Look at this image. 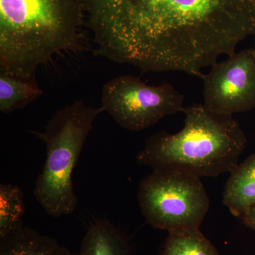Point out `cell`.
Listing matches in <instances>:
<instances>
[{
  "label": "cell",
  "mask_w": 255,
  "mask_h": 255,
  "mask_svg": "<svg viewBox=\"0 0 255 255\" xmlns=\"http://www.w3.org/2000/svg\"><path fill=\"white\" fill-rule=\"evenodd\" d=\"M99 54L197 76L255 33V0H82Z\"/></svg>",
  "instance_id": "obj_1"
},
{
  "label": "cell",
  "mask_w": 255,
  "mask_h": 255,
  "mask_svg": "<svg viewBox=\"0 0 255 255\" xmlns=\"http://www.w3.org/2000/svg\"><path fill=\"white\" fill-rule=\"evenodd\" d=\"M85 21L82 0H0V72L36 79L40 65L76 46Z\"/></svg>",
  "instance_id": "obj_2"
},
{
  "label": "cell",
  "mask_w": 255,
  "mask_h": 255,
  "mask_svg": "<svg viewBox=\"0 0 255 255\" xmlns=\"http://www.w3.org/2000/svg\"><path fill=\"white\" fill-rule=\"evenodd\" d=\"M183 113L182 130L160 131L147 138L137 154V163L199 178L232 172L248 141L233 115L216 113L204 104L185 107Z\"/></svg>",
  "instance_id": "obj_3"
},
{
  "label": "cell",
  "mask_w": 255,
  "mask_h": 255,
  "mask_svg": "<svg viewBox=\"0 0 255 255\" xmlns=\"http://www.w3.org/2000/svg\"><path fill=\"white\" fill-rule=\"evenodd\" d=\"M103 112L102 107L75 101L58 111L44 131L33 132L46 145V162L37 178L34 196L50 216L58 218L75 211L78 198L73 189V169L95 119Z\"/></svg>",
  "instance_id": "obj_4"
},
{
  "label": "cell",
  "mask_w": 255,
  "mask_h": 255,
  "mask_svg": "<svg viewBox=\"0 0 255 255\" xmlns=\"http://www.w3.org/2000/svg\"><path fill=\"white\" fill-rule=\"evenodd\" d=\"M137 199L147 222L170 231L200 228L209 209V199L201 178L156 169L139 184Z\"/></svg>",
  "instance_id": "obj_5"
},
{
  "label": "cell",
  "mask_w": 255,
  "mask_h": 255,
  "mask_svg": "<svg viewBox=\"0 0 255 255\" xmlns=\"http://www.w3.org/2000/svg\"><path fill=\"white\" fill-rule=\"evenodd\" d=\"M184 98L171 84L151 86L136 77L121 75L104 85L101 107L124 128L140 131L184 112Z\"/></svg>",
  "instance_id": "obj_6"
},
{
  "label": "cell",
  "mask_w": 255,
  "mask_h": 255,
  "mask_svg": "<svg viewBox=\"0 0 255 255\" xmlns=\"http://www.w3.org/2000/svg\"><path fill=\"white\" fill-rule=\"evenodd\" d=\"M204 84V105L216 113L233 115L255 108V51L242 50L216 62L208 74L198 75Z\"/></svg>",
  "instance_id": "obj_7"
},
{
  "label": "cell",
  "mask_w": 255,
  "mask_h": 255,
  "mask_svg": "<svg viewBox=\"0 0 255 255\" xmlns=\"http://www.w3.org/2000/svg\"><path fill=\"white\" fill-rule=\"evenodd\" d=\"M223 202L233 216L241 218L255 206V153L231 172Z\"/></svg>",
  "instance_id": "obj_8"
},
{
  "label": "cell",
  "mask_w": 255,
  "mask_h": 255,
  "mask_svg": "<svg viewBox=\"0 0 255 255\" xmlns=\"http://www.w3.org/2000/svg\"><path fill=\"white\" fill-rule=\"evenodd\" d=\"M128 239L108 220H97L87 229L80 255H131Z\"/></svg>",
  "instance_id": "obj_9"
},
{
  "label": "cell",
  "mask_w": 255,
  "mask_h": 255,
  "mask_svg": "<svg viewBox=\"0 0 255 255\" xmlns=\"http://www.w3.org/2000/svg\"><path fill=\"white\" fill-rule=\"evenodd\" d=\"M0 255H72L54 238L23 226L9 237L0 240Z\"/></svg>",
  "instance_id": "obj_10"
},
{
  "label": "cell",
  "mask_w": 255,
  "mask_h": 255,
  "mask_svg": "<svg viewBox=\"0 0 255 255\" xmlns=\"http://www.w3.org/2000/svg\"><path fill=\"white\" fill-rule=\"evenodd\" d=\"M36 79H26L0 72V112L8 114L24 108L41 97Z\"/></svg>",
  "instance_id": "obj_11"
},
{
  "label": "cell",
  "mask_w": 255,
  "mask_h": 255,
  "mask_svg": "<svg viewBox=\"0 0 255 255\" xmlns=\"http://www.w3.org/2000/svg\"><path fill=\"white\" fill-rule=\"evenodd\" d=\"M25 204L21 188L11 184L0 185V240L22 229Z\"/></svg>",
  "instance_id": "obj_12"
},
{
  "label": "cell",
  "mask_w": 255,
  "mask_h": 255,
  "mask_svg": "<svg viewBox=\"0 0 255 255\" xmlns=\"http://www.w3.org/2000/svg\"><path fill=\"white\" fill-rule=\"evenodd\" d=\"M168 233L161 255H219L217 249L201 232L199 228Z\"/></svg>",
  "instance_id": "obj_13"
},
{
  "label": "cell",
  "mask_w": 255,
  "mask_h": 255,
  "mask_svg": "<svg viewBox=\"0 0 255 255\" xmlns=\"http://www.w3.org/2000/svg\"><path fill=\"white\" fill-rule=\"evenodd\" d=\"M241 219L245 225L255 231V206H253L246 214L243 215Z\"/></svg>",
  "instance_id": "obj_14"
},
{
  "label": "cell",
  "mask_w": 255,
  "mask_h": 255,
  "mask_svg": "<svg viewBox=\"0 0 255 255\" xmlns=\"http://www.w3.org/2000/svg\"><path fill=\"white\" fill-rule=\"evenodd\" d=\"M253 49H254V50L255 51V37L254 47H253Z\"/></svg>",
  "instance_id": "obj_15"
}]
</instances>
